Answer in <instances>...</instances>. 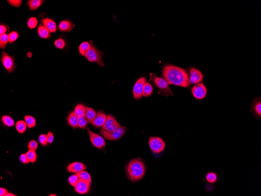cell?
Returning <instances> with one entry per match:
<instances>
[{"label": "cell", "instance_id": "6da1fadb", "mask_svg": "<svg viewBox=\"0 0 261 196\" xmlns=\"http://www.w3.org/2000/svg\"><path fill=\"white\" fill-rule=\"evenodd\" d=\"M163 76L169 85L185 88L191 85L187 71L185 69L173 65H167L162 71Z\"/></svg>", "mask_w": 261, "mask_h": 196}, {"label": "cell", "instance_id": "7a4b0ae2", "mask_svg": "<svg viewBox=\"0 0 261 196\" xmlns=\"http://www.w3.org/2000/svg\"><path fill=\"white\" fill-rule=\"evenodd\" d=\"M145 165L142 160L135 159L131 161L126 167L127 176L132 182L141 180L145 174Z\"/></svg>", "mask_w": 261, "mask_h": 196}, {"label": "cell", "instance_id": "3957f363", "mask_svg": "<svg viewBox=\"0 0 261 196\" xmlns=\"http://www.w3.org/2000/svg\"><path fill=\"white\" fill-rule=\"evenodd\" d=\"M149 80L158 88L160 93L167 96L173 95V92L169 87L168 83L164 78L158 77L155 74L151 73Z\"/></svg>", "mask_w": 261, "mask_h": 196}, {"label": "cell", "instance_id": "277c9868", "mask_svg": "<svg viewBox=\"0 0 261 196\" xmlns=\"http://www.w3.org/2000/svg\"><path fill=\"white\" fill-rule=\"evenodd\" d=\"M91 47L86 51L84 56L92 62H96L100 66H104L103 53L95 46L91 40H90Z\"/></svg>", "mask_w": 261, "mask_h": 196}, {"label": "cell", "instance_id": "5b68a950", "mask_svg": "<svg viewBox=\"0 0 261 196\" xmlns=\"http://www.w3.org/2000/svg\"><path fill=\"white\" fill-rule=\"evenodd\" d=\"M126 131V127H122L121 126L112 132H110L102 129L100 130V133L102 136L106 139L111 141L120 139L124 134Z\"/></svg>", "mask_w": 261, "mask_h": 196}, {"label": "cell", "instance_id": "8992f818", "mask_svg": "<svg viewBox=\"0 0 261 196\" xmlns=\"http://www.w3.org/2000/svg\"><path fill=\"white\" fill-rule=\"evenodd\" d=\"M149 143L151 150L155 153H161L165 148V141L159 137H151L149 139Z\"/></svg>", "mask_w": 261, "mask_h": 196}, {"label": "cell", "instance_id": "52a82bcc", "mask_svg": "<svg viewBox=\"0 0 261 196\" xmlns=\"http://www.w3.org/2000/svg\"><path fill=\"white\" fill-rule=\"evenodd\" d=\"M14 58L10 56L5 51H3L1 57L2 65L8 73H12L16 69V66Z\"/></svg>", "mask_w": 261, "mask_h": 196}, {"label": "cell", "instance_id": "ba28073f", "mask_svg": "<svg viewBox=\"0 0 261 196\" xmlns=\"http://www.w3.org/2000/svg\"><path fill=\"white\" fill-rule=\"evenodd\" d=\"M191 93L195 98L201 99L204 98L207 94V89L202 83L197 84L191 89Z\"/></svg>", "mask_w": 261, "mask_h": 196}, {"label": "cell", "instance_id": "9c48e42d", "mask_svg": "<svg viewBox=\"0 0 261 196\" xmlns=\"http://www.w3.org/2000/svg\"><path fill=\"white\" fill-rule=\"evenodd\" d=\"M87 129L89 135L90 141L94 147L97 148H101L105 147V141L101 136L92 132L88 127H87Z\"/></svg>", "mask_w": 261, "mask_h": 196}, {"label": "cell", "instance_id": "30bf717a", "mask_svg": "<svg viewBox=\"0 0 261 196\" xmlns=\"http://www.w3.org/2000/svg\"><path fill=\"white\" fill-rule=\"evenodd\" d=\"M146 82V78L142 77L135 83L133 88V95L135 99H140L142 97L143 87Z\"/></svg>", "mask_w": 261, "mask_h": 196}, {"label": "cell", "instance_id": "8fae6325", "mask_svg": "<svg viewBox=\"0 0 261 196\" xmlns=\"http://www.w3.org/2000/svg\"><path fill=\"white\" fill-rule=\"evenodd\" d=\"M120 126V125L114 116L111 115H108L107 116L106 121L102 128V129L106 130L112 132Z\"/></svg>", "mask_w": 261, "mask_h": 196}, {"label": "cell", "instance_id": "7c38bea8", "mask_svg": "<svg viewBox=\"0 0 261 196\" xmlns=\"http://www.w3.org/2000/svg\"><path fill=\"white\" fill-rule=\"evenodd\" d=\"M91 182L79 179L75 187V191L81 194H87L89 191Z\"/></svg>", "mask_w": 261, "mask_h": 196}, {"label": "cell", "instance_id": "4fadbf2b", "mask_svg": "<svg viewBox=\"0 0 261 196\" xmlns=\"http://www.w3.org/2000/svg\"><path fill=\"white\" fill-rule=\"evenodd\" d=\"M190 79L191 84H197L203 80V75L200 70L195 68L190 69Z\"/></svg>", "mask_w": 261, "mask_h": 196}, {"label": "cell", "instance_id": "5bb4252c", "mask_svg": "<svg viewBox=\"0 0 261 196\" xmlns=\"http://www.w3.org/2000/svg\"><path fill=\"white\" fill-rule=\"evenodd\" d=\"M251 111L255 117L259 119L261 117V98H257L252 102Z\"/></svg>", "mask_w": 261, "mask_h": 196}, {"label": "cell", "instance_id": "9a60e30c", "mask_svg": "<svg viewBox=\"0 0 261 196\" xmlns=\"http://www.w3.org/2000/svg\"><path fill=\"white\" fill-rule=\"evenodd\" d=\"M219 175L213 171H208L203 178L204 182L210 185L217 183L219 182Z\"/></svg>", "mask_w": 261, "mask_h": 196}, {"label": "cell", "instance_id": "2e32d148", "mask_svg": "<svg viewBox=\"0 0 261 196\" xmlns=\"http://www.w3.org/2000/svg\"><path fill=\"white\" fill-rule=\"evenodd\" d=\"M107 116L102 112H98L94 120L92 122V124L95 127H102L106 121Z\"/></svg>", "mask_w": 261, "mask_h": 196}, {"label": "cell", "instance_id": "e0dca14e", "mask_svg": "<svg viewBox=\"0 0 261 196\" xmlns=\"http://www.w3.org/2000/svg\"><path fill=\"white\" fill-rule=\"evenodd\" d=\"M87 169V167L82 163L74 162L70 164L67 167L69 172L77 173Z\"/></svg>", "mask_w": 261, "mask_h": 196}, {"label": "cell", "instance_id": "ac0fdd59", "mask_svg": "<svg viewBox=\"0 0 261 196\" xmlns=\"http://www.w3.org/2000/svg\"><path fill=\"white\" fill-rule=\"evenodd\" d=\"M74 27L75 25L70 21L63 20L59 24L58 29L61 32H68L71 31Z\"/></svg>", "mask_w": 261, "mask_h": 196}, {"label": "cell", "instance_id": "d6986e66", "mask_svg": "<svg viewBox=\"0 0 261 196\" xmlns=\"http://www.w3.org/2000/svg\"><path fill=\"white\" fill-rule=\"evenodd\" d=\"M42 24L51 33H55L57 30L56 23L53 20L49 18H45L42 19Z\"/></svg>", "mask_w": 261, "mask_h": 196}, {"label": "cell", "instance_id": "ffe728a7", "mask_svg": "<svg viewBox=\"0 0 261 196\" xmlns=\"http://www.w3.org/2000/svg\"><path fill=\"white\" fill-rule=\"evenodd\" d=\"M38 32L39 36L42 38L49 39L51 36V32L44 25H42L41 24L38 27Z\"/></svg>", "mask_w": 261, "mask_h": 196}, {"label": "cell", "instance_id": "44dd1931", "mask_svg": "<svg viewBox=\"0 0 261 196\" xmlns=\"http://www.w3.org/2000/svg\"><path fill=\"white\" fill-rule=\"evenodd\" d=\"M78 117L75 115L74 111L72 112L69 114L68 118L69 124L74 129L78 128Z\"/></svg>", "mask_w": 261, "mask_h": 196}, {"label": "cell", "instance_id": "7402d4cb", "mask_svg": "<svg viewBox=\"0 0 261 196\" xmlns=\"http://www.w3.org/2000/svg\"><path fill=\"white\" fill-rule=\"evenodd\" d=\"M97 115L96 111L92 108L86 107L85 117L89 123H91Z\"/></svg>", "mask_w": 261, "mask_h": 196}, {"label": "cell", "instance_id": "603a6c76", "mask_svg": "<svg viewBox=\"0 0 261 196\" xmlns=\"http://www.w3.org/2000/svg\"><path fill=\"white\" fill-rule=\"evenodd\" d=\"M44 1L42 0H30L27 4L31 11H35L43 3Z\"/></svg>", "mask_w": 261, "mask_h": 196}, {"label": "cell", "instance_id": "cb8c5ba5", "mask_svg": "<svg viewBox=\"0 0 261 196\" xmlns=\"http://www.w3.org/2000/svg\"><path fill=\"white\" fill-rule=\"evenodd\" d=\"M74 112L78 117H85L86 107L84 105L79 104L77 105L75 108Z\"/></svg>", "mask_w": 261, "mask_h": 196}, {"label": "cell", "instance_id": "d4e9b609", "mask_svg": "<svg viewBox=\"0 0 261 196\" xmlns=\"http://www.w3.org/2000/svg\"><path fill=\"white\" fill-rule=\"evenodd\" d=\"M16 126L17 132L23 134L26 131L28 126L25 121L20 120L16 122Z\"/></svg>", "mask_w": 261, "mask_h": 196}, {"label": "cell", "instance_id": "484cf974", "mask_svg": "<svg viewBox=\"0 0 261 196\" xmlns=\"http://www.w3.org/2000/svg\"><path fill=\"white\" fill-rule=\"evenodd\" d=\"M153 91V88L152 85L148 82H146L143 87V96L146 97H148L152 94Z\"/></svg>", "mask_w": 261, "mask_h": 196}, {"label": "cell", "instance_id": "4316f807", "mask_svg": "<svg viewBox=\"0 0 261 196\" xmlns=\"http://www.w3.org/2000/svg\"><path fill=\"white\" fill-rule=\"evenodd\" d=\"M91 47V44L88 42H83L79 48V53L82 56H84L85 52Z\"/></svg>", "mask_w": 261, "mask_h": 196}, {"label": "cell", "instance_id": "83f0119b", "mask_svg": "<svg viewBox=\"0 0 261 196\" xmlns=\"http://www.w3.org/2000/svg\"><path fill=\"white\" fill-rule=\"evenodd\" d=\"M2 121L3 123L5 125L9 127L14 126L15 122L11 117L9 116H4L2 117Z\"/></svg>", "mask_w": 261, "mask_h": 196}, {"label": "cell", "instance_id": "f1b7e54d", "mask_svg": "<svg viewBox=\"0 0 261 196\" xmlns=\"http://www.w3.org/2000/svg\"><path fill=\"white\" fill-rule=\"evenodd\" d=\"M79 179H83V180L88 181L90 182H92V179L89 173L83 170V171L79 172V173H76Z\"/></svg>", "mask_w": 261, "mask_h": 196}, {"label": "cell", "instance_id": "f546056e", "mask_svg": "<svg viewBox=\"0 0 261 196\" xmlns=\"http://www.w3.org/2000/svg\"><path fill=\"white\" fill-rule=\"evenodd\" d=\"M8 42V36L7 34H1L0 36V48L5 49Z\"/></svg>", "mask_w": 261, "mask_h": 196}, {"label": "cell", "instance_id": "4dcf8cb0", "mask_svg": "<svg viewBox=\"0 0 261 196\" xmlns=\"http://www.w3.org/2000/svg\"><path fill=\"white\" fill-rule=\"evenodd\" d=\"M25 121L28 127H34L36 125V120L34 117L31 116H26L25 117Z\"/></svg>", "mask_w": 261, "mask_h": 196}, {"label": "cell", "instance_id": "1f68e13d", "mask_svg": "<svg viewBox=\"0 0 261 196\" xmlns=\"http://www.w3.org/2000/svg\"><path fill=\"white\" fill-rule=\"evenodd\" d=\"M25 154L30 162H34L37 160V156L35 151L29 150Z\"/></svg>", "mask_w": 261, "mask_h": 196}, {"label": "cell", "instance_id": "d6a6232c", "mask_svg": "<svg viewBox=\"0 0 261 196\" xmlns=\"http://www.w3.org/2000/svg\"><path fill=\"white\" fill-rule=\"evenodd\" d=\"M87 123H88V120L86 118V117H78V127L82 129H85L86 126H87Z\"/></svg>", "mask_w": 261, "mask_h": 196}, {"label": "cell", "instance_id": "836d02e7", "mask_svg": "<svg viewBox=\"0 0 261 196\" xmlns=\"http://www.w3.org/2000/svg\"><path fill=\"white\" fill-rule=\"evenodd\" d=\"M37 24L38 21L35 17L30 18L27 21V25L29 28L31 29L36 28L37 26Z\"/></svg>", "mask_w": 261, "mask_h": 196}, {"label": "cell", "instance_id": "e575fe53", "mask_svg": "<svg viewBox=\"0 0 261 196\" xmlns=\"http://www.w3.org/2000/svg\"><path fill=\"white\" fill-rule=\"evenodd\" d=\"M54 45L58 49H63L65 46V42L64 39H59L54 42Z\"/></svg>", "mask_w": 261, "mask_h": 196}, {"label": "cell", "instance_id": "d590c367", "mask_svg": "<svg viewBox=\"0 0 261 196\" xmlns=\"http://www.w3.org/2000/svg\"><path fill=\"white\" fill-rule=\"evenodd\" d=\"M8 42L10 43H12L17 40L19 37V34L16 31H12L9 34Z\"/></svg>", "mask_w": 261, "mask_h": 196}, {"label": "cell", "instance_id": "8d00e7d4", "mask_svg": "<svg viewBox=\"0 0 261 196\" xmlns=\"http://www.w3.org/2000/svg\"><path fill=\"white\" fill-rule=\"evenodd\" d=\"M79 178L78 177L77 174L72 175L69 178V181L71 185L74 187H75L77 184Z\"/></svg>", "mask_w": 261, "mask_h": 196}, {"label": "cell", "instance_id": "74e56055", "mask_svg": "<svg viewBox=\"0 0 261 196\" xmlns=\"http://www.w3.org/2000/svg\"><path fill=\"white\" fill-rule=\"evenodd\" d=\"M39 143L43 146L46 145L48 143L47 135L41 134L38 139Z\"/></svg>", "mask_w": 261, "mask_h": 196}, {"label": "cell", "instance_id": "f35d334b", "mask_svg": "<svg viewBox=\"0 0 261 196\" xmlns=\"http://www.w3.org/2000/svg\"><path fill=\"white\" fill-rule=\"evenodd\" d=\"M38 144L37 141L34 140H31L29 143L28 147L29 150L35 151L37 150Z\"/></svg>", "mask_w": 261, "mask_h": 196}, {"label": "cell", "instance_id": "ab89813d", "mask_svg": "<svg viewBox=\"0 0 261 196\" xmlns=\"http://www.w3.org/2000/svg\"><path fill=\"white\" fill-rule=\"evenodd\" d=\"M22 1L21 0H9L7 2L11 5L16 7H20L22 4Z\"/></svg>", "mask_w": 261, "mask_h": 196}, {"label": "cell", "instance_id": "60d3db41", "mask_svg": "<svg viewBox=\"0 0 261 196\" xmlns=\"http://www.w3.org/2000/svg\"><path fill=\"white\" fill-rule=\"evenodd\" d=\"M19 159L20 162L24 164H28L30 162L29 160L27 157L26 154H22L20 156Z\"/></svg>", "mask_w": 261, "mask_h": 196}, {"label": "cell", "instance_id": "b9f144b4", "mask_svg": "<svg viewBox=\"0 0 261 196\" xmlns=\"http://www.w3.org/2000/svg\"><path fill=\"white\" fill-rule=\"evenodd\" d=\"M9 31L8 28H7L6 25H1L0 26V33L1 35L6 34V32H8Z\"/></svg>", "mask_w": 261, "mask_h": 196}, {"label": "cell", "instance_id": "7bdbcfd3", "mask_svg": "<svg viewBox=\"0 0 261 196\" xmlns=\"http://www.w3.org/2000/svg\"><path fill=\"white\" fill-rule=\"evenodd\" d=\"M48 143H52L54 141V136L53 134L51 132H48L47 134Z\"/></svg>", "mask_w": 261, "mask_h": 196}, {"label": "cell", "instance_id": "ee69618b", "mask_svg": "<svg viewBox=\"0 0 261 196\" xmlns=\"http://www.w3.org/2000/svg\"><path fill=\"white\" fill-rule=\"evenodd\" d=\"M213 185H210V184H207V185H206V186H205V188H206V189L209 192H212V191H213L215 189V187L214 186H212Z\"/></svg>", "mask_w": 261, "mask_h": 196}, {"label": "cell", "instance_id": "f6af8a7d", "mask_svg": "<svg viewBox=\"0 0 261 196\" xmlns=\"http://www.w3.org/2000/svg\"><path fill=\"white\" fill-rule=\"evenodd\" d=\"M7 193H8V191L7 189L3 188H0V196H4Z\"/></svg>", "mask_w": 261, "mask_h": 196}, {"label": "cell", "instance_id": "bcb514c9", "mask_svg": "<svg viewBox=\"0 0 261 196\" xmlns=\"http://www.w3.org/2000/svg\"><path fill=\"white\" fill-rule=\"evenodd\" d=\"M16 196L15 195V194H11V193H7V194H6L4 196Z\"/></svg>", "mask_w": 261, "mask_h": 196}, {"label": "cell", "instance_id": "7dc6e473", "mask_svg": "<svg viewBox=\"0 0 261 196\" xmlns=\"http://www.w3.org/2000/svg\"><path fill=\"white\" fill-rule=\"evenodd\" d=\"M32 56V54L31 52H28V53H27V56H28L29 58H31Z\"/></svg>", "mask_w": 261, "mask_h": 196}, {"label": "cell", "instance_id": "c3c4849f", "mask_svg": "<svg viewBox=\"0 0 261 196\" xmlns=\"http://www.w3.org/2000/svg\"><path fill=\"white\" fill-rule=\"evenodd\" d=\"M49 196H56V195H55V194H51V195H50Z\"/></svg>", "mask_w": 261, "mask_h": 196}]
</instances>
